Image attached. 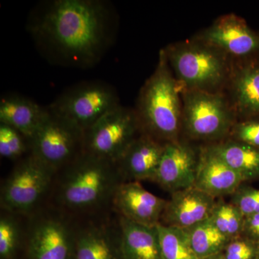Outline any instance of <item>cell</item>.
<instances>
[{
	"label": "cell",
	"instance_id": "cell-1",
	"mask_svg": "<svg viewBox=\"0 0 259 259\" xmlns=\"http://www.w3.org/2000/svg\"><path fill=\"white\" fill-rule=\"evenodd\" d=\"M117 26V15L108 2L51 0L32 10L28 30L49 61L85 69L101 61Z\"/></svg>",
	"mask_w": 259,
	"mask_h": 259
},
{
	"label": "cell",
	"instance_id": "cell-2",
	"mask_svg": "<svg viewBox=\"0 0 259 259\" xmlns=\"http://www.w3.org/2000/svg\"><path fill=\"white\" fill-rule=\"evenodd\" d=\"M122 182L116 163L84 152L56 172L47 204L76 220L97 215L111 210Z\"/></svg>",
	"mask_w": 259,
	"mask_h": 259
},
{
	"label": "cell",
	"instance_id": "cell-3",
	"mask_svg": "<svg viewBox=\"0 0 259 259\" xmlns=\"http://www.w3.org/2000/svg\"><path fill=\"white\" fill-rule=\"evenodd\" d=\"M134 110L141 134L165 144L182 138V90L163 49L156 69L140 90Z\"/></svg>",
	"mask_w": 259,
	"mask_h": 259
},
{
	"label": "cell",
	"instance_id": "cell-4",
	"mask_svg": "<svg viewBox=\"0 0 259 259\" xmlns=\"http://www.w3.org/2000/svg\"><path fill=\"white\" fill-rule=\"evenodd\" d=\"M163 50L182 91L223 93L233 60L222 51L194 37Z\"/></svg>",
	"mask_w": 259,
	"mask_h": 259
},
{
	"label": "cell",
	"instance_id": "cell-5",
	"mask_svg": "<svg viewBox=\"0 0 259 259\" xmlns=\"http://www.w3.org/2000/svg\"><path fill=\"white\" fill-rule=\"evenodd\" d=\"M56 171L31 153L20 159L3 182L2 210L28 218L47 204Z\"/></svg>",
	"mask_w": 259,
	"mask_h": 259
},
{
	"label": "cell",
	"instance_id": "cell-6",
	"mask_svg": "<svg viewBox=\"0 0 259 259\" xmlns=\"http://www.w3.org/2000/svg\"><path fill=\"white\" fill-rule=\"evenodd\" d=\"M182 137L214 144L228 139L236 117L223 93L182 90Z\"/></svg>",
	"mask_w": 259,
	"mask_h": 259
},
{
	"label": "cell",
	"instance_id": "cell-7",
	"mask_svg": "<svg viewBox=\"0 0 259 259\" xmlns=\"http://www.w3.org/2000/svg\"><path fill=\"white\" fill-rule=\"evenodd\" d=\"M27 219L21 259H74L76 219L48 204Z\"/></svg>",
	"mask_w": 259,
	"mask_h": 259
},
{
	"label": "cell",
	"instance_id": "cell-8",
	"mask_svg": "<svg viewBox=\"0 0 259 259\" xmlns=\"http://www.w3.org/2000/svg\"><path fill=\"white\" fill-rule=\"evenodd\" d=\"M120 105L118 94L113 87L93 80L67 89L48 107L52 113L85 131Z\"/></svg>",
	"mask_w": 259,
	"mask_h": 259
},
{
	"label": "cell",
	"instance_id": "cell-9",
	"mask_svg": "<svg viewBox=\"0 0 259 259\" xmlns=\"http://www.w3.org/2000/svg\"><path fill=\"white\" fill-rule=\"evenodd\" d=\"M30 143V153L57 172L84 153V131L49 110Z\"/></svg>",
	"mask_w": 259,
	"mask_h": 259
},
{
	"label": "cell",
	"instance_id": "cell-10",
	"mask_svg": "<svg viewBox=\"0 0 259 259\" xmlns=\"http://www.w3.org/2000/svg\"><path fill=\"white\" fill-rule=\"evenodd\" d=\"M140 134L134 108L120 105L84 131V152L116 163Z\"/></svg>",
	"mask_w": 259,
	"mask_h": 259
},
{
	"label": "cell",
	"instance_id": "cell-11",
	"mask_svg": "<svg viewBox=\"0 0 259 259\" xmlns=\"http://www.w3.org/2000/svg\"><path fill=\"white\" fill-rule=\"evenodd\" d=\"M74 259H124L120 221L112 209L76 220Z\"/></svg>",
	"mask_w": 259,
	"mask_h": 259
},
{
	"label": "cell",
	"instance_id": "cell-12",
	"mask_svg": "<svg viewBox=\"0 0 259 259\" xmlns=\"http://www.w3.org/2000/svg\"><path fill=\"white\" fill-rule=\"evenodd\" d=\"M193 37L222 51L232 60L259 54V32L252 30L244 19L236 14L219 17Z\"/></svg>",
	"mask_w": 259,
	"mask_h": 259
},
{
	"label": "cell",
	"instance_id": "cell-13",
	"mask_svg": "<svg viewBox=\"0 0 259 259\" xmlns=\"http://www.w3.org/2000/svg\"><path fill=\"white\" fill-rule=\"evenodd\" d=\"M237 121L259 118V54L233 60L222 93Z\"/></svg>",
	"mask_w": 259,
	"mask_h": 259
},
{
	"label": "cell",
	"instance_id": "cell-14",
	"mask_svg": "<svg viewBox=\"0 0 259 259\" xmlns=\"http://www.w3.org/2000/svg\"><path fill=\"white\" fill-rule=\"evenodd\" d=\"M200 153L201 146L197 148L190 141L182 138L166 144L157 171L151 182L170 193L193 187Z\"/></svg>",
	"mask_w": 259,
	"mask_h": 259
},
{
	"label": "cell",
	"instance_id": "cell-15",
	"mask_svg": "<svg viewBox=\"0 0 259 259\" xmlns=\"http://www.w3.org/2000/svg\"><path fill=\"white\" fill-rule=\"evenodd\" d=\"M166 201L148 192L139 182H122L114 194L112 209L119 217L154 227L160 224Z\"/></svg>",
	"mask_w": 259,
	"mask_h": 259
},
{
	"label": "cell",
	"instance_id": "cell-16",
	"mask_svg": "<svg viewBox=\"0 0 259 259\" xmlns=\"http://www.w3.org/2000/svg\"><path fill=\"white\" fill-rule=\"evenodd\" d=\"M171 194L160 224L180 229H187L209 219L217 201L194 186Z\"/></svg>",
	"mask_w": 259,
	"mask_h": 259
},
{
	"label": "cell",
	"instance_id": "cell-17",
	"mask_svg": "<svg viewBox=\"0 0 259 259\" xmlns=\"http://www.w3.org/2000/svg\"><path fill=\"white\" fill-rule=\"evenodd\" d=\"M165 145L148 135L140 134L116 163L123 182H151Z\"/></svg>",
	"mask_w": 259,
	"mask_h": 259
},
{
	"label": "cell",
	"instance_id": "cell-18",
	"mask_svg": "<svg viewBox=\"0 0 259 259\" xmlns=\"http://www.w3.org/2000/svg\"><path fill=\"white\" fill-rule=\"evenodd\" d=\"M244 180L222 159L201 146L200 158L194 187L214 198L232 195Z\"/></svg>",
	"mask_w": 259,
	"mask_h": 259
},
{
	"label": "cell",
	"instance_id": "cell-19",
	"mask_svg": "<svg viewBox=\"0 0 259 259\" xmlns=\"http://www.w3.org/2000/svg\"><path fill=\"white\" fill-rule=\"evenodd\" d=\"M49 114V107L16 94L4 95L0 100V123L16 129L29 139Z\"/></svg>",
	"mask_w": 259,
	"mask_h": 259
},
{
	"label": "cell",
	"instance_id": "cell-20",
	"mask_svg": "<svg viewBox=\"0 0 259 259\" xmlns=\"http://www.w3.org/2000/svg\"><path fill=\"white\" fill-rule=\"evenodd\" d=\"M119 221L124 259H163L157 226H143L121 217Z\"/></svg>",
	"mask_w": 259,
	"mask_h": 259
},
{
	"label": "cell",
	"instance_id": "cell-21",
	"mask_svg": "<svg viewBox=\"0 0 259 259\" xmlns=\"http://www.w3.org/2000/svg\"><path fill=\"white\" fill-rule=\"evenodd\" d=\"M204 146L246 181L259 179V148L226 139Z\"/></svg>",
	"mask_w": 259,
	"mask_h": 259
},
{
	"label": "cell",
	"instance_id": "cell-22",
	"mask_svg": "<svg viewBox=\"0 0 259 259\" xmlns=\"http://www.w3.org/2000/svg\"><path fill=\"white\" fill-rule=\"evenodd\" d=\"M185 230L191 248L198 259L219 254L230 241L209 219Z\"/></svg>",
	"mask_w": 259,
	"mask_h": 259
},
{
	"label": "cell",
	"instance_id": "cell-23",
	"mask_svg": "<svg viewBox=\"0 0 259 259\" xmlns=\"http://www.w3.org/2000/svg\"><path fill=\"white\" fill-rule=\"evenodd\" d=\"M22 216L2 210L0 218V259H21L25 241Z\"/></svg>",
	"mask_w": 259,
	"mask_h": 259
},
{
	"label": "cell",
	"instance_id": "cell-24",
	"mask_svg": "<svg viewBox=\"0 0 259 259\" xmlns=\"http://www.w3.org/2000/svg\"><path fill=\"white\" fill-rule=\"evenodd\" d=\"M163 259H198L191 248L185 230L157 226Z\"/></svg>",
	"mask_w": 259,
	"mask_h": 259
},
{
	"label": "cell",
	"instance_id": "cell-25",
	"mask_svg": "<svg viewBox=\"0 0 259 259\" xmlns=\"http://www.w3.org/2000/svg\"><path fill=\"white\" fill-rule=\"evenodd\" d=\"M244 215L231 202L216 201L209 220L229 240L241 236Z\"/></svg>",
	"mask_w": 259,
	"mask_h": 259
},
{
	"label": "cell",
	"instance_id": "cell-26",
	"mask_svg": "<svg viewBox=\"0 0 259 259\" xmlns=\"http://www.w3.org/2000/svg\"><path fill=\"white\" fill-rule=\"evenodd\" d=\"M30 153V139L20 131L0 123V155L7 159L20 160Z\"/></svg>",
	"mask_w": 259,
	"mask_h": 259
},
{
	"label": "cell",
	"instance_id": "cell-27",
	"mask_svg": "<svg viewBox=\"0 0 259 259\" xmlns=\"http://www.w3.org/2000/svg\"><path fill=\"white\" fill-rule=\"evenodd\" d=\"M231 202L246 216L259 214V190L241 185L231 195Z\"/></svg>",
	"mask_w": 259,
	"mask_h": 259
},
{
	"label": "cell",
	"instance_id": "cell-28",
	"mask_svg": "<svg viewBox=\"0 0 259 259\" xmlns=\"http://www.w3.org/2000/svg\"><path fill=\"white\" fill-rule=\"evenodd\" d=\"M228 139L259 148V118L236 121Z\"/></svg>",
	"mask_w": 259,
	"mask_h": 259
},
{
	"label": "cell",
	"instance_id": "cell-29",
	"mask_svg": "<svg viewBox=\"0 0 259 259\" xmlns=\"http://www.w3.org/2000/svg\"><path fill=\"white\" fill-rule=\"evenodd\" d=\"M258 248V243L241 236L230 240L222 254L225 259H255Z\"/></svg>",
	"mask_w": 259,
	"mask_h": 259
},
{
	"label": "cell",
	"instance_id": "cell-30",
	"mask_svg": "<svg viewBox=\"0 0 259 259\" xmlns=\"http://www.w3.org/2000/svg\"><path fill=\"white\" fill-rule=\"evenodd\" d=\"M241 236L259 244V214L245 217Z\"/></svg>",
	"mask_w": 259,
	"mask_h": 259
},
{
	"label": "cell",
	"instance_id": "cell-31",
	"mask_svg": "<svg viewBox=\"0 0 259 259\" xmlns=\"http://www.w3.org/2000/svg\"><path fill=\"white\" fill-rule=\"evenodd\" d=\"M204 259H225L224 256L222 254V253H219V254L212 255V256L208 257Z\"/></svg>",
	"mask_w": 259,
	"mask_h": 259
},
{
	"label": "cell",
	"instance_id": "cell-32",
	"mask_svg": "<svg viewBox=\"0 0 259 259\" xmlns=\"http://www.w3.org/2000/svg\"><path fill=\"white\" fill-rule=\"evenodd\" d=\"M255 259H259V248H258V254H257L256 258H255Z\"/></svg>",
	"mask_w": 259,
	"mask_h": 259
}]
</instances>
